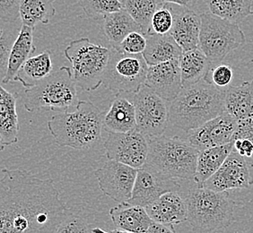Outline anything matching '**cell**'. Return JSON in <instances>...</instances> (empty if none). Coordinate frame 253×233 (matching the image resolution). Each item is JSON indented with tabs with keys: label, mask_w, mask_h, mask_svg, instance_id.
Wrapping results in <instances>:
<instances>
[{
	"label": "cell",
	"mask_w": 253,
	"mask_h": 233,
	"mask_svg": "<svg viewBox=\"0 0 253 233\" xmlns=\"http://www.w3.org/2000/svg\"><path fill=\"white\" fill-rule=\"evenodd\" d=\"M103 32L112 49H118L122 40L132 32H140L136 24L125 8L103 16Z\"/></svg>",
	"instance_id": "obj_28"
},
{
	"label": "cell",
	"mask_w": 253,
	"mask_h": 233,
	"mask_svg": "<svg viewBox=\"0 0 253 233\" xmlns=\"http://www.w3.org/2000/svg\"><path fill=\"white\" fill-rule=\"evenodd\" d=\"M146 165L170 179L194 180L200 151L179 137L148 138Z\"/></svg>",
	"instance_id": "obj_5"
},
{
	"label": "cell",
	"mask_w": 253,
	"mask_h": 233,
	"mask_svg": "<svg viewBox=\"0 0 253 233\" xmlns=\"http://www.w3.org/2000/svg\"><path fill=\"white\" fill-rule=\"evenodd\" d=\"M51 52L44 50L42 53L28 58L22 66L16 81L26 89L34 87L42 83L45 78L53 73Z\"/></svg>",
	"instance_id": "obj_27"
},
{
	"label": "cell",
	"mask_w": 253,
	"mask_h": 233,
	"mask_svg": "<svg viewBox=\"0 0 253 233\" xmlns=\"http://www.w3.org/2000/svg\"><path fill=\"white\" fill-rule=\"evenodd\" d=\"M109 214L117 230L126 233H146L154 222L145 207L127 202L112 207Z\"/></svg>",
	"instance_id": "obj_19"
},
{
	"label": "cell",
	"mask_w": 253,
	"mask_h": 233,
	"mask_svg": "<svg viewBox=\"0 0 253 233\" xmlns=\"http://www.w3.org/2000/svg\"><path fill=\"white\" fill-rule=\"evenodd\" d=\"M105 113L91 102L80 101L73 112L52 116L48 128L59 146L90 149L101 140Z\"/></svg>",
	"instance_id": "obj_3"
},
{
	"label": "cell",
	"mask_w": 253,
	"mask_h": 233,
	"mask_svg": "<svg viewBox=\"0 0 253 233\" xmlns=\"http://www.w3.org/2000/svg\"><path fill=\"white\" fill-rule=\"evenodd\" d=\"M234 142L224 146H214L201 151L198 157L194 181L198 187H202L223 165L229 155L234 151Z\"/></svg>",
	"instance_id": "obj_26"
},
{
	"label": "cell",
	"mask_w": 253,
	"mask_h": 233,
	"mask_svg": "<svg viewBox=\"0 0 253 233\" xmlns=\"http://www.w3.org/2000/svg\"></svg>",
	"instance_id": "obj_45"
},
{
	"label": "cell",
	"mask_w": 253,
	"mask_h": 233,
	"mask_svg": "<svg viewBox=\"0 0 253 233\" xmlns=\"http://www.w3.org/2000/svg\"><path fill=\"white\" fill-rule=\"evenodd\" d=\"M103 194L118 203L130 199L136 181L137 169L115 160H108L94 172Z\"/></svg>",
	"instance_id": "obj_13"
},
{
	"label": "cell",
	"mask_w": 253,
	"mask_h": 233,
	"mask_svg": "<svg viewBox=\"0 0 253 233\" xmlns=\"http://www.w3.org/2000/svg\"><path fill=\"white\" fill-rule=\"evenodd\" d=\"M79 5L89 17L105 16L124 8L120 0H79Z\"/></svg>",
	"instance_id": "obj_33"
},
{
	"label": "cell",
	"mask_w": 253,
	"mask_h": 233,
	"mask_svg": "<svg viewBox=\"0 0 253 233\" xmlns=\"http://www.w3.org/2000/svg\"><path fill=\"white\" fill-rule=\"evenodd\" d=\"M187 222L198 233H214L234 222L236 203L228 192H216L205 187L192 189L187 195Z\"/></svg>",
	"instance_id": "obj_4"
},
{
	"label": "cell",
	"mask_w": 253,
	"mask_h": 233,
	"mask_svg": "<svg viewBox=\"0 0 253 233\" xmlns=\"http://www.w3.org/2000/svg\"><path fill=\"white\" fill-rule=\"evenodd\" d=\"M124 8L141 29L142 34L148 35L151 33L153 15L159 7L158 0H125Z\"/></svg>",
	"instance_id": "obj_31"
},
{
	"label": "cell",
	"mask_w": 253,
	"mask_h": 233,
	"mask_svg": "<svg viewBox=\"0 0 253 233\" xmlns=\"http://www.w3.org/2000/svg\"><path fill=\"white\" fill-rule=\"evenodd\" d=\"M103 124L107 131L126 133L136 129V109L133 102L117 95L105 113Z\"/></svg>",
	"instance_id": "obj_23"
},
{
	"label": "cell",
	"mask_w": 253,
	"mask_h": 233,
	"mask_svg": "<svg viewBox=\"0 0 253 233\" xmlns=\"http://www.w3.org/2000/svg\"><path fill=\"white\" fill-rule=\"evenodd\" d=\"M145 84L166 102H172L183 88L179 59L149 66Z\"/></svg>",
	"instance_id": "obj_16"
},
{
	"label": "cell",
	"mask_w": 253,
	"mask_h": 233,
	"mask_svg": "<svg viewBox=\"0 0 253 233\" xmlns=\"http://www.w3.org/2000/svg\"><path fill=\"white\" fill-rule=\"evenodd\" d=\"M55 0H22L20 19L23 25L34 28L42 23L48 25L49 20L56 15Z\"/></svg>",
	"instance_id": "obj_30"
},
{
	"label": "cell",
	"mask_w": 253,
	"mask_h": 233,
	"mask_svg": "<svg viewBox=\"0 0 253 233\" xmlns=\"http://www.w3.org/2000/svg\"><path fill=\"white\" fill-rule=\"evenodd\" d=\"M179 63L183 88L205 79L214 68L213 64L200 48L183 51L179 59Z\"/></svg>",
	"instance_id": "obj_25"
},
{
	"label": "cell",
	"mask_w": 253,
	"mask_h": 233,
	"mask_svg": "<svg viewBox=\"0 0 253 233\" xmlns=\"http://www.w3.org/2000/svg\"><path fill=\"white\" fill-rule=\"evenodd\" d=\"M112 49L91 42L88 38L72 40L64 50L71 64L72 78L82 91H94L102 84Z\"/></svg>",
	"instance_id": "obj_7"
},
{
	"label": "cell",
	"mask_w": 253,
	"mask_h": 233,
	"mask_svg": "<svg viewBox=\"0 0 253 233\" xmlns=\"http://www.w3.org/2000/svg\"><path fill=\"white\" fill-rule=\"evenodd\" d=\"M55 233H93V231L82 217L69 214Z\"/></svg>",
	"instance_id": "obj_37"
},
{
	"label": "cell",
	"mask_w": 253,
	"mask_h": 233,
	"mask_svg": "<svg viewBox=\"0 0 253 233\" xmlns=\"http://www.w3.org/2000/svg\"><path fill=\"white\" fill-rule=\"evenodd\" d=\"M225 112L237 120L253 116V80L225 88Z\"/></svg>",
	"instance_id": "obj_24"
},
{
	"label": "cell",
	"mask_w": 253,
	"mask_h": 233,
	"mask_svg": "<svg viewBox=\"0 0 253 233\" xmlns=\"http://www.w3.org/2000/svg\"><path fill=\"white\" fill-rule=\"evenodd\" d=\"M146 233H175L173 227L153 222Z\"/></svg>",
	"instance_id": "obj_41"
},
{
	"label": "cell",
	"mask_w": 253,
	"mask_h": 233,
	"mask_svg": "<svg viewBox=\"0 0 253 233\" xmlns=\"http://www.w3.org/2000/svg\"><path fill=\"white\" fill-rule=\"evenodd\" d=\"M180 185L175 179H170L161 174L150 166H143L137 169L136 181L130 199L127 203L146 208L161 195L170 191H179Z\"/></svg>",
	"instance_id": "obj_14"
},
{
	"label": "cell",
	"mask_w": 253,
	"mask_h": 233,
	"mask_svg": "<svg viewBox=\"0 0 253 233\" xmlns=\"http://www.w3.org/2000/svg\"><path fill=\"white\" fill-rule=\"evenodd\" d=\"M103 146L108 160L135 169H140L146 164L149 151L148 138L137 129L126 133L107 131Z\"/></svg>",
	"instance_id": "obj_11"
},
{
	"label": "cell",
	"mask_w": 253,
	"mask_h": 233,
	"mask_svg": "<svg viewBox=\"0 0 253 233\" xmlns=\"http://www.w3.org/2000/svg\"><path fill=\"white\" fill-rule=\"evenodd\" d=\"M6 27L3 26L1 28V34H0V72L2 76V80L5 78L6 70H7V65L9 60L10 52L13 45L15 43V39L19 34L21 28L18 29L17 27H14L13 24H7Z\"/></svg>",
	"instance_id": "obj_32"
},
{
	"label": "cell",
	"mask_w": 253,
	"mask_h": 233,
	"mask_svg": "<svg viewBox=\"0 0 253 233\" xmlns=\"http://www.w3.org/2000/svg\"><path fill=\"white\" fill-rule=\"evenodd\" d=\"M93 233H131L123 232V231H120V230H115V231H112V232H106V231H104V230L100 228L93 229Z\"/></svg>",
	"instance_id": "obj_43"
},
{
	"label": "cell",
	"mask_w": 253,
	"mask_h": 233,
	"mask_svg": "<svg viewBox=\"0 0 253 233\" xmlns=\"http://www.w3.org/2000/svg\"><path fill=\"white\" fill-rule=\"evenodd\" d=\"M201 15L200 48L215 67L230 52L244 45L246 38L238 24L211 13Z\"/></svg>",
	"instance_id": "obj_8"
},
{
	"label": "cell",
	"mask_w": 253,
	"mask_h": 233,
	"mask_svg": "<svg viewBox=\"0 0 253 233\" xmlns=\"http://www.w3.org/2000/svg\"><path fill=\"white\" fill-rule=\"evenodd\" d=\"M252 15H253V10L252 11Z\"/></svg>",
	"instance_id": "obj_44"
},
{
	"label": "cell",
	"mask_w": 253,
	"mask_h": 233,
	"mask_svg": "<svg viewBox=\"0 0 253 233\" xmlns=\"http://www.w3.org/2000/svg\"><path fill=\"white\" fill-rule=\"evenodd\" d=\"M147 38L140 32H132L122 40L119 49L122 52L130 55L143 54L146 48Z\"/></svg>",
	"instance_id": "obj_35"
},
{
	"label": "cell",
	"mask_w": 253,
	"mask_h": 233,
	"mask_svg": "<svg viewBox=\"0 0 253 233\" xmlns=\"http://www.w3.org/2000/svg\"><path fill=\"white\" fill-rule=\"evenodd\" d=\"M160 4H166V3H169V4H174V5H180V6H183V7H187V8H192L199 0H158Z\"/></svg>",
	"instance_id": "obj_42"
},
{
	"label": "cell",
	"mask_w": 253,
	"mask_h": 233,
	"mask_svg": "<svg viewBox=\"0 0 253 233\" xmlns=\"http://www.w3.org/2000/svg\"><path fill=\"white\" fill-rule=\"evenodd\" d=\"M148 68L143 54L130 55L112 48L102 84L116 96L135 94L145 85Z\"/></svg>",
	"instance_id": "obj_9"
},
{
	"label": "cell",
	"mask_w": 253,
	"mask_h": 233,
	"mask_svg": "<svg viewBox=\"0 0 253 233\" xmlns=\"http://www.w3.org/2000/svg\"><path fill=\"white\" fill-rule=\"evenodd\" d=\"M146 38L147 44L143 56L148 66L178 60L183 53V50L170 34H150L146 35Z\"/></svg>",
	"instance_id": "obj_22"
},
{
	"label": "cell",
	"mask_w": 253,
	"mask_h": 233,
	"mask_svg": "<svg viewBox=\"0 0 253 233\" xmlns=\"http://www.w3.org/2000/svg\"><path fill=\"white\" fill-rule=\"evenodd\" d=\"M234 71L229 65L219 64L211 69L210 74L205 78L210 83L219 88H226L232 83Z\"/></svg>",
	"instance_id": "obj_36"
},
{
	"label": "cell",
	"mask_w": 253,
	"mask_h": 233,
	"mask_svg": "<svg viewBox=\"0 0 253 233\" xmlns=\"http://www.w3.org/2000/svg\"><path fill=\"white\" fill-rule=\"evenodd\" d=\"M174 23L170 34L183 51L199 48L201 15L194 10L170 4Z\"/></svg>",
	"instance_id": "obj_17"
},
{
	"label": "cell",
	"mask_w": 253,
	"mask_h": 233,
	"mask_svg": "<svg viewBox=\"0 0 253 233\" xmlns=\"http://www.w3.org/2000/svg\"><path fill=\"white\" fill-rule=\"evenodd\" d=\"M238 139H249L253 143V116L244 120H239L234 141Z\"/></svg>",
	"instance_id": "obj_39"
},
{
	"label": "cell",
	"mask_w": 253,
	"mask_h": 233,
	"mask_svg": "<svg viewBox=\"0 0 253 233\" xmlns=\"http://www.w3.org/2000/svg\"><path fill=\"white\" fill-rule=\"evenodd\" d=\"M166 102L146 84L135 93L136 129L147 138L164 136L170 122Z\"/></svg>",
	"instance_id": "obj_10"
},
{
	"label": "cell",
	"mask_w": 253,
	"mask_h": 233,
	"mask_svg": "<svg viewBox=\"0 0 253 233\" xmlns=\"http://www.w3.org/2000/svg\"><path fill=\"white\" fill-rule=\"evenodd\" d=\"M77 87L71 68L64 66L36 86L25 89L24 106L29 112L41 110L64 112L71 108L75 110L80 102Z\"/></svg>",
	"instance_id": "obj_6"
},
{
	"label": "cell",
	"mask_w": 253,
	"mask_h": 233,
	"mask_svg": "<svg viewBox=\"0 0 253 233\" xmlns=\"http://www.w3.org/2000/svg\"><path fill=\"white\" fill-rule=\"evenodd\" d=\"M146 209L152 220L159 224L173 226L188 220L187 201L178 194V191H170L161 195Z\"/></svg>",
	"instance_id": "obj_18"
},
{
	"label": "cell",
	"mask_w": 253,
	"mask_h": 233,
	"mask_svg": "<svg viewBox=\"0 0 253 233\" xmlns=\"http://www.w3.org/2000/svg\"><path fill=\"white\" fill-rule=\"evenodd\" d=\"M234 149L241 155L251 158L253 156V143L249 139H238L234 141Z\"/></svg>",
	"instance_id": "obj_40"
},
{
	"label": "cell",
	"mask_w": 253,
	"mask_h": 233,
	"mask_svg": "<svg viewBox=\"0 0 253 233\" xmlns=\"http://www.w3.org/2000/svg\"><path fill=\"white\" fill-rule=\"evenodd\" d=\"M225 88L217 87L206 79L182 88L169 102V121L183 131L204 125L225 112Z\"/></svg>",
	"instance_id": "obj_2"
},
{
	"label": "cell",
	"mask_w": 253,
	"mask_h": 233,
	"mask_svg": "<svg viewBox=\"0 0 253 233\" xmlns=\"http://www.w3.org/2000/svg\"><path fill=\"white\" fill-rule=\"evenodd\" d=\"M20 130L15 95L0 87V145L1 150L18 141Z\"/></svg>",
	"instance_id": "obj_20"
},
{
	"label": "cell",
	"mask_w": 253,
	"mask_h": 233,
	"mask_svg": "<svg viewBox=\"0 0 253 233\" xmlns=\"http://www.w3.org/2000/svg\"><path fill=\"white\" fill-rule=\"evenodd\" d=\"M210 13L234 23L252 15L253 0H205Z\"/></svg>",
	"instance_id": "obj_29"
},
{
	"label": "cell",
	"mask_w": 253,
	"mask_h": 233,
	"mask_svg": "<svg viewBox=\"0 0 253 233\" xmlns=\"http://www.w3.org/2000/svg\"><path fill=\"white\" fill-rule=\"evenodd\" d=\"M174 23V15L169 3L160 4L151 21L150 34H170Z\"/></svg>",
	"instance_id": "obj_34"
},
{
	"label": "cell",
	"mask_w": 253,
	"mask_h": 233,
	"mask_svg": "<svg viewBox=\"0 0 253 233\" xmlns=\"http://www.w3.org/2000/svg\"><path fill=\"white\" fill-rule=\"evenodd\" d=\"M0 233H55L69 214L53 180L25 170H2Z\"/></svg>",
	"instance_id": "obj_1"
},
{
	"label": "cell",
	"mask_w": 253,
	"mask_h": 233,
	"mask_svg": "<svg viewBox=\"0 0 253 233\" xmlns=\"http://www.w3.org/2000/svg\"><path fill=\"white\" fill-rule=\"evenodd\" d=\"M239 120L226 112L204 125L187 132V140L201 151L214 146H224L234 141Z\"/></svg>",
	"instance_id": "obj_15"
},
{
	"label": "cell",
	"mask_w": 253,
	"mask_h": 233,
	"mask_svg": "<svg viewBox=\"0 0 253 233\" xmlns=\"http://www.w3.org/2000/svg\"><path fill=\"white\" fill-rule=\"evenodd\" d=\"M34 29L27 25L22 26L10 52L7 70L2 80L3 83H15L22 66L36 50L34 45Z\"/></svg>",
	"instance_id": "obj_21"
},
{
	"label": "cell",
	"mask_w": 253,
	"mask_h": 233,
	"mask_svg": "<svg viewBox=\"0 0 253 233\" xmlns=\"http://www.w3.org/2000/svg\"><path fill=\"white\" fill-rule=\"evenodd\" d=\"M22 0H0V18L2 23L13 24L20 18Z\"/></svg>",
	"instance_id": "obj_38"
},
{
	"label": "cell",
	"mask_w": 253,
	"mask_h": 233,
	"mask_svg": "<svg viewBox=\"0 0 253 233\" xmlns=\"http://www.w3.org/2000/svg\"><path fill=\"white\" fill-rule=\"evenodd\" d=\"M233 151L220 167L202 187L216 192L244 190L253 186V162Z\"/></svg>",
	"instance_id": "obj_12"
}]
</instances>
